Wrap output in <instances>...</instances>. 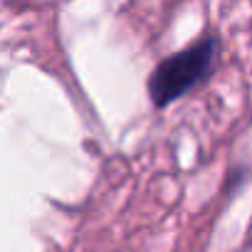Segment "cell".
Instances as JSON below:
<instances>
[{
  "label": "cell",
  "instance_id": "cell-1",
  "mask_svg": "<svg viewBox=\"0 0 252 252\" xmlns=\"http://www.w3.org/2000/svg\"><path fill=\"white\" fill-rule=\"evenodd\" d=\"M218 42L215 37H203L193 47H186L171 57H166L149 79V96L156 106H168L188 89H193L200 79L208 77L215 60Z\"/></svg>",
  "mask_w": 252,
  "mask_h": 252
}]
</instances>
